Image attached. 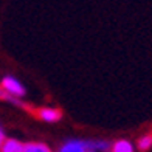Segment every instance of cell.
<instances>
[{
  "label": "cell",
  "mask_w": 152,
  "mask_h": 152,
  "mask_svg": "<svg viewBox=\"0 0 152 152\" xmlns=\"http://www.w3.org/2000/svg\"><path fill=\"white\" fill-rule=\"evenodd\" d=\"M0 87H2L8 95L16 96V98H23V96L26 95L25 86L17 78H14V76H11V75L3 76L2 81H0Z\"/></svg>",
  "instance_id": "1"
},
{
  "label": "cell",
  "mask_w": 152,
  "mask_h": 152,
  "mask_svg": "<svg viewBox=\"0 0 152 152\" xmlns=\"http://www.w3.org/2000/svg\"><path fill=\"white\" fill-rule=\"evenodd\" d=\"M58 152H87V140H79V138L65 140Z\"/></svg>",
  "instance_id": "2"
},
{
  "label": "cell",
  "mask_w": 152,
  "mask_h": 152,
  "mask_svg": "<svg viewBox=\"0 0 152 152\" xmlns=\"http://www.w3.org/2000/svg\"><path fill=\"white\" fill-rule=\"evenodd\" d=\"M39 118L45 121V123H58L61 121L62 118V112L58 109H50V107H42V109H39Z\"/></svg>",
  "instance_id": "3"
},
{
  "label": "cell",
  "mask_w": 152,
  "mask_h": 152,
  "mask_svg": "<svg viewBox=\"0 0 152 152\" xmlns=\"http://www.w3.org/2000/svg\"><path fill=\"white\" fill-rule=\"evenodd\" d=\"M112 144L109 140H87V151L93 152H110Z\"/></svg>",
  "instance_id": "4"
},
{
  "label": "cell",
  "mask_w": 152,
  "mask_h": 152,
  "mask_svg": "<svg viewBox=\"0 0 152 152\" xmlns=\"http://www.w3.org/2000/svg\"><path fill=\"white\" fill-rule=\"evenodd\" d=\"M0 152H23V143L16 138H6L2 144Z\"/></svg>",
  "instance_id": "5"
},
{
  "label": "cell",
  "mask_w": 152,
  "mask_h": 152,
  "mask_svg": "<svg viewBox=\"0 0 152 152\" xmlns=\"http://www.w3.org/2000/svg\"><path fill=\"white\" fill-rule=\"evenodd\" d=\"M23 152H51V149L45 143L28 141V143H23Z\"/></svg>",
  "instance_id": "6"
},
{
  "label": "cell",
  "mask_w": 152,
  "mask_h": 152,
  "mask_svg": "<svg viewBox=\"0 0 152 152\" xmlns=\"http://www.w3.org/2000/svg\"><path fill=\"white\" fill-rule=\"evenodd\" d=\"M112 152H135V151H134V144L129 140L121 138V140H116L112 144Z\"/></svg>",
  "instance_id": "7"
},
{
  "label": "cell",
  "mask_w": 152,
  "mask_h": 152,
  "mask_svg": "<svg viewBox=\"0 0 152 152\" xmlns=\"http://www.w3.org/2000/svg\"><path fill=\"white\" fill-rule=\"evenodd\" d=\"M137 148L140 152H148L152 148V134H144L137 140Z\"/></svg>",
  "instance_id": "8"
},
{
  "label": "cell",
  "mask_w": 152,
  "mask_h": 152,
  "mask_svg": "<svg viewBox=\"0 0 152 152\" xmlns=\"http://www.w3.org/2000/svg\"><path fill=\"white\" fill-rule=\"evenodd\" d=\"M5 140H6V138H5V132H3V129L0 127V149H2V144H3Z\"/></svg>",
  "instance_id": "9"
},
{
  "label": "cell",
  "mask_w": 152,
  "mask_h": 152,
  "mask_svg": "<svg viewBox=\"0 0 152 152\" xmlns=\"http://www.w3.org/2000/svg\"><path fill=\"white\" fill-rule=\"evenodd\" d=\"M5 96H6V92L0 87V99H5Z\"/></svg>",
  "instance_id": "10"
},
{
  "label": "cell",
  "mask_w": 152,
  "mask_h": 152,
  "mask_svg": "<svg viewBox=\"0 0 152 152\" xmlns=\"http://www.w3.org/2000/svg\"><path fill=\"white\" fill-rule=\"evenodd\" d=\"M87 152H93V151H87Z\"/></svg>",
  "instance_id": "11"
},
{
  "label": "cell",
  "mask_w": 152,
  "mask_h": 152,
  "mask_svg": "<svg viewBox=\"0 0 152 152\" xmlns=\"http://www.w3.org/2000/svg\"><path fill=\"white\" fill-rule=\"evenodd\" d=\"M0 127H2V124H0Z\"/></svg>",
  "instance_id": "12"
},
{
  "label": "cell",
  "mask_w": 152,
  "mask_h": 152,
  "mask_svg": "<svg viewBox=\"0 0 152 152\" xmlns=\"http://www.w3.org/2000/svg\"><path fill=\"white\" fill-rule=\"evenodd\" d=\"M110 152H112V151H110Z\"/></svg>",
  "instance_id": "13"
}]
</instances>
